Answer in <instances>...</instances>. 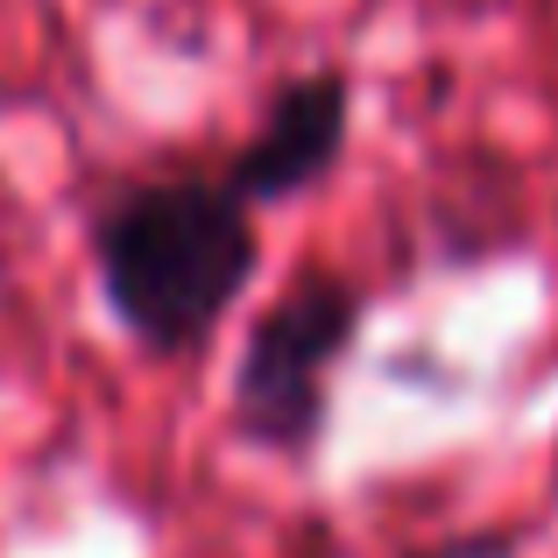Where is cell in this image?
Masks as SVG:
<instances>
[{
  "instance_id": "3",
  "label": "cell",
  "mask_w": 558,
  "mask_h": 558,
  "mask_svg": "<svg viewBox=\"0 0 558 558\" xmlns=\"http://www.w3.org/2000/svg\"><path fill=\"white\" fill-rule=\"evenodd\" d=\"M347 135H354V78L340 64L298 71V78H283L269 93L262 128L233 149L219 184L247 205H290L340 170Z\"/></svg>"
},
{
  "instance_id": "1",
  "label": "cell",
  "mask_w": 558,
  "mask_h": 558,
  "mask_svg": "<svg viewBox=\"0 0 558 558\" xmlns=\"http://www.w3.org/2000/svg\"><path fill=\"white\" fill-rule=\"evenodd\" d=\"M93 269L113 326L156 361H184L227 326L262 269L255 205L219 178H149L99 205Z\"/></svg>"
},
{
  "instance_id": "2",
  "label": "cell",
  "mask_w": 558,
  "mask_h": 558,
  "mask_svg": "<svg viewBox=\"0 0 558 558\" xmlns=\"http://www.w3.org/2000/svg\"><path fill=\"white\" fill-rule=\"evenodd\" d=\"M368 298L340 269H304L290 290L247 326L241 361H233L227 417L233 438L276 460H312L332 424V375L354 354Z\"/></svg>"
}]
</instances>
